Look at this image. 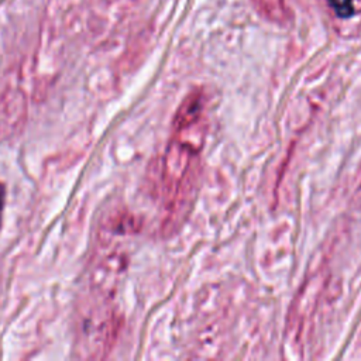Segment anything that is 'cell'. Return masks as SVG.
I'll return each mask as SVG.
<instances>
[{
	"label": "cell",
	"instance_id": "6da1fadb",
	"mask_svg": "<svg viewBox=\"0 0 361 361\" xmlns=\"http://www.w3.org/2000/svg\"><path fill=\"white\" fill-rule=\"evenodd\" d=\"M255 10L268 21L286 25L292 20V13L285 0H251Z\"/></svg>",
	"mask_w": 361,
	"mask_h": 361
},
{
	"label": "cell",
	"instance_id": "7a4b0ae2",
	"mask_svg": "<svg viewBox=\"0 0 361 361\" xmlns=\"http://www.w3.org/2000/svg\"><path fill=\"white\" fill-rule=\"evenodd\" d=\"M329 4L334 10V13L341 18H348L354 14L353 0H329Z\"/></svg>",
	"mask_w": 361,
	"mask_h": 361
},
{
	"label": "cell",
	"instance_id": "3957f363",
	"mask_svg": "<svg viewBox=\"0 0 361 361\" xmlns=\"http://www.w3.org/2000/svg\"><path fill=\"white\" fill-rule=\"evenodd\" d=\"M3 202H4V189L0 185V217H1V209H3Z\"/></svg>",
	"mask_w": 361,
	"mask_h": 361
}]
</instances>
